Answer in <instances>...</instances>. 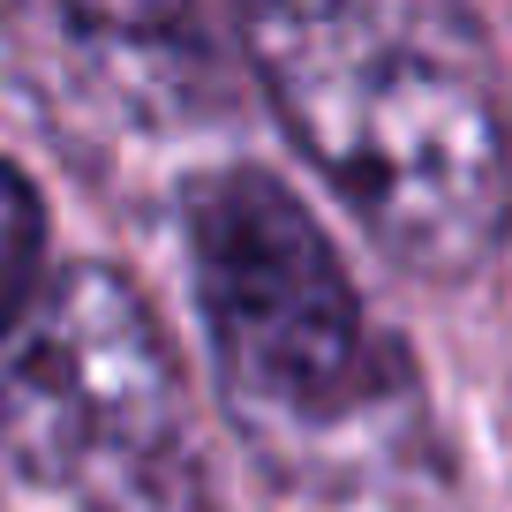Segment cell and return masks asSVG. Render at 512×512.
Returning a JSON list of instances; mask_svg holds the SVG:
<instances>
[{
	"label": "cell",
	"mask_w": 512,
	"mask_h": 512,
	"mask_svg": "<svg viewBox=\"0 0 512 512\" xmlns=\"http://www.w3.org/2000/svg\"><path fill=\"white\" fill-rule=\"evenodd\" d=\"M189 294L234 430L287 482H392L422 445L415 362L369 317L317 211L264 166H211L181 189Z\"/></svg>",
	"instance_id": "2"
},
{
	"label": "cell",
	"mask_w": 512,
	"mask_h": 512,
	"mask_svg": "<svg viewBox=\"0 0 512 512\" xmlns=\"http://www.w3.org/2000/svg\"><path fill=\"white\" fill-rule=\"evenodd\" d=\"M76 31L121 38V46H159V38H181L196 16V0H61Z\"/></svg>",
	"instance_id": "5"
},
{
	"label": "cell",
	"mask_w": 512,
	"mask_h": 512,
	"mask_svg": "<svg viewBox=\"0 0 512 512\" xmlns=\"http://www.w3.org/2000/svg\"><path fill=\"white\" fill-rule=\"evenodd\" d=\"M0 445L76 512H211L181 354L136 279L113 264L38 279L8 324Z\"/></svg>",
	"instance_id": "3"
},
{
	"label": "cell",
	"mask_w": 512,
	"mask_h": 512,
	"mask_svg": "<svg viewBox=\"0 0 512 512\" xmlns=\"http://www.w3.org/2000/svg\"><path fill=\"white\" fill-rule=\"evenodd\" d=\"M279 128L415 279H482L512 241V106L467 0H234Z\"/></svg>",
	"instance_id": "1"
},
{
	"label": "cell",
	"mask_w": 512,
	"mask_h": 512,
	"mask_svg": "<svg viewBox=\"0 0 512 512\" xmlns=\"http://www.w3.org/2000/svg\"><path fill=\"white\" fill-rule=\"evenodd\" d=\"M38 264H46V211H38V189L23 181V166L0 159V332L38 294V279H46Z\"/></svg>",
	"instance_id": "4"
}]
</instances>
